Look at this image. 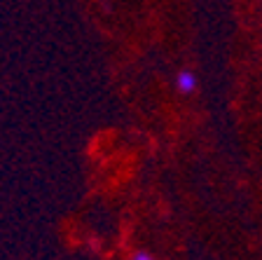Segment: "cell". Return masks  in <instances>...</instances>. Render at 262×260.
Here are the masks:
<instances>
[{"label": "cell", "instance_id": "obj_1", "mask_svg": "<svg viewBox=\"0 0 262 260\" xmlns=\"http://www.w3.org/2000/svg\"><path fill=\"white\" fill-rule=\"evenodd\" d=\"M176 85H178V89H180L183 94L194 92V87H196V77H194V73H190V71H180V73H178V77H176Z\"/></svg>", "mask_w": 262, "mask_h": 260}, {"label": "cell", "instance_id": "obj_2", "mask_svg": "<svg viewBox=\"0 0 262 260\" xmlns=\"http://www.w3.org/2000/svg\"><path fill=\"white\" fill-rule=\"evenodd\" d=\"M131 260H155V258H152V255H147V253H136Z\"/></svg>", "mask_w": 262, "mask_h": 260}]
</instances>
